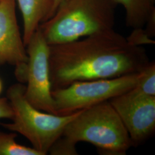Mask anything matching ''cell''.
<instances>
[{"label": "cell", "instance_id": "52a82bcc", "mask_svg": "<svg viewBox=\"0 0 155 155\" xmlns=\"http://www.w3.org/2000/svg\"><path fill=\"white\" fill-rule=\"evenodd\" d=\"M120 117L134 146L150 137L155 130V97L134 89L109 101Z\"/></svg>", "mask_w": 155, "mask_h": 155}, {"label": "cell", "instance_id": "6da1fadb", "mask_svg": "<svg viewBox=\"0 0 155 155\" xmlns=\"http://www.w3.org/2000/svg\"><path fill=\"white\" fill-rule=\"evenodd\" d=\"M143 46L132 45L113 29L83 39L50 45L52 89L74 82L118 77L142 71L150 63Z\"/></svg>", "mask_w": 155, "mask_h": 155}, {"label": "cell", "instance_id": "5bb4252c", "mask_svg": "<svg viewBox=\"0 0 155 155\" xmlns=\"http://www.w3.org/2000/svg\"><path fill=\"white\" fill-rule=\"evenodd\" d=\"M127 39L129 43L138 46L155 44V41L150 38L143 28L134 29L132 33Z\"/></svg>", "mask_w": 155, "mask_h": 155}, {"label": "cell", "instance_id": "5b68a950", "mask_svg": "<svg viewBox=\"0 0 155 155\" xmlns=\"http://www.w3.org/2000/svg\"><path fill=\"white\" fill-rule=\"evenodd\" d=\"M143 71L118 77L78 81L52 90L56 115L67 116L100 104L133 89Z\"/></svg>", "mask_w": 155, "mask_h": 155}, {"label": "cell", "instance_id": "277c9868", "mask_svg": "<svg viewBox=\"0 0 155 155\" xmlns=\"http://www.w3.org/2000/svg\"><path fill=\"white\" fill-rule=\"evenodd\" d=\"M25 91V86L20 83L13 84L9 88L7 98L13 111V122L0 125L21 134L31 142L34 149L41 155H47L51 146L62 135L67 124L81 110L67 116L40 110L26 99Z\"/></svg>", "mask_w": 155, "mask_h": 155}, {"label": "cell", "instance_id": "8fae6325", "mask_svg": "<svg viewBox=\"0 0 155 155\" xmlns=\"http://www.w3.org/2000/svg\"><path fill=\"white\" fill-rule=\"evenodd\" d=\"M16 133L0 132V155H41L33 147L18 144Z\"/></svg>", "mask_w": 155, "mask_h": 155}, {"label": "cell", "instance_id": "ba28073f", "mask_svg": "<svg viewBox=\"0 0 155 155\" xmlns=\"http://www.w3.org/2000/svg\"><path fill=\"white\" fill-rule=\"evenodd\" d=\"M28 55L17 21L16 0H0V66L16 67L15 74L25 82Z\"/></svg>", "mask_w": 155, "mask_h": 155}, {"label": "cell", "instance_id": "30bf717a", "mask_svg": "<svg viewBox=\"0 0 155 155\" xmlns=\"http://www.w3.org/2000/svg\"><path fill=\"white\" fill-rule=\"evenodd\" d=\"M124 7L128 27L143 28L150 19L155 18V0H115Z\"/></svg>", "mask_w": 155, "mask_h": 155}, {"label": "cell", "instance_id": "3957f363", "mask_svg": "<svg viewBox=\"0 0 155 155\" xmlns=\"http://www.w3.org/2000/svg\"><path fill=\"white\" fill-rule=\"evenodd\" d=\"M77 144L87 142L102 155H125L133 144L127 130L109 101L81 111L62 134Z\"/></svg>", "mask_w": 155, "mask_h": 155}, {"label": "cell", "instance_id": "7a4b0ae2", "mask_svg": "<svg viewBox=\"0 0 155 155\" xmlns=\"http://www.w3.org/2000/svg\"><path fill=\"white\" fill-rule=\"evenodd\" d=\"M115 0H67L39 28L50 45L77 40L113 29Z\"/></svg>", "mask_w": 155, "mask_h": 155}, {"label": "cell", "instance_id": "4fadbf2b", "mask_svg": "<svg viewBox=\"0 0 155 155\" xmlns=\"http://www.w3.org/2000/svg\"><path fill=\"white\" fill-rule=\"evenodd\" d=\"M76 144L61 136L50 148L48 153L52 155H78Z\"/></svg>", "mask_w": 155, "mask_h": 155}, {"label": "cell", "instance_id": "2e32d148", "mask_svg": "<svg viewBox=\"0 0 155 155\" xmlns=\"http://www.w3.org/2000/svg\"><path fill=\"white\" fill-rule=\"evenodd\" d=\"M66 1L67 0H52V9H51V11L50 12V15H49L48 19H49L52 16L55 14L56 11L58 9V8Z\"/></svg>", "mask_w": 155, "mask_h": 155}, {"label": "cell", "instance_id": "7c38bea8", "mask_svg": "<svg viewBox=\"0 0 155 155\" xmlns=\"http://www.w3.org/2000/svg\"><path fill=\"white\" fill-rule=\"evenodd\" d=\"M133 89L141 94L155 97V61L150 62L143 70L142 76Z\"/></svg>", "mask_w": 155, "mask_h": 155}, {"label": "cell", "instance_id": "9c48e42d", "mask_svg": "<svg viewBox=\"0 0 155 155\" xmlns=\"http://www.w3.org/2000/svg\"><path fill=\"white\" fill-rule=\"evenodd\" d=\"M22 15L23 41L28 45L33 33L41 22L46 21L52 6V0H16Z\"/></svg>", "mask_w": 155, "mask_h": 155}, {"label": "cell", "instance_id": "e0dca14e", "mask_svg": "<svg viewBox=\"0 0 155 155\" xmlns=\"http://www.w3.org/2000/svg\"><path fill=\"white\" fill-rule=\"evenodd\" d=\"M2 81H1V80L0 79V94H1V91H2Z\"/></svg>", "mask_w": 155, "mask_h": 155}, {"label": "cell", "instance_id": "8992f818", "mask_svg": "<svg viewBox=\"0 0 155 155\" xmlns=\"http://www.w3.org/2000/svg\"><path fill=\"white\" fill-rule=\"evenodd\" d=\"M26 47L28 61L25 98L36 109L55 114L50 81V45L39 28L33 33Z\"/></svg>", "mask_w": 155, "mask_h": 155}, {"label": "cell", "instance_id": "9a60e30c", "mask_svg": "<svg viewBox=\"0 0 155 155\" xmlns=\"http://www.w3.org/2000/svg\"><path fill=\"white\" fill-rule=\"evenodd\" d=\"M13 111L7 98H0V118L12 119Z\"/></svg>", "mask_w": 155, "mask_h": 155}]
</instances>
